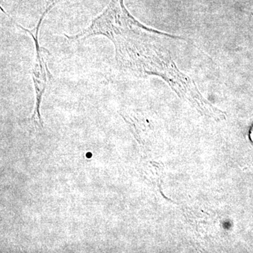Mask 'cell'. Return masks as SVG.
Returning a JSON list of instances; mask_svg holds the SVG:
<instances>
[{"mask_svg":"<svg viewBox=\"0 0 253 253\" xmlns=\"http://www.w3.org/2000/svg\"><path fill=\"white\" fill-rule=\"evenodd\" d=\"M96 36L112 42L116 62L123 71L138 77L158 76L168 84L181 75L166 46L168 38L174 36L139 22L126 10L124 0H112L87 28L66 38L76 41Z\"/></svg>","mask_w":253,"mask_h":253,"instance_id":"1","label":"cell"},{"mask_svg":"<svg viewBox=\"0 0 253 253\" xmlns=\"http://www.w3.org/2000/svg\"><path fill=\"white\" fill-rule=\"evenodd\" d=\"M59 0H56L54 2L50 5L49 8L46 9V11L43 13L36 27L33 30H28L20 26L18 23L13 21L18 28H21L23 31L27 32L28 34L31 35L33 38L35 43V48H36V59H35L34 63H33V69H32V78H33V83H34L35 92H36V106H35L34 111H33V116L31 117V122L35 126L38 127H43V122L42 120L41 115V105L42 96L44 93L45 92L46 86L50 82V80L52 78L51 73L47 67V65L44 61L43 57L42 50L43 48L41 47L39 42V32L43 18L45 15L49 12L50 9L54 6L56 3L58 2Z\"/></svg>","mask_w":253,"mask_h":253,"instance_id":"2","label":"cell"},{"mask_svg":"<svg viewBox=\"0 0 253 253\" xmlns=\"http://www.w3.org/2000/svg\"><path fill=\"white\" fill-rule=\"evenodd\" d=\"M253 16V14H252Z\"/></svg>","mask_w":253,"mask_h":253,"instance_id":"3","label":"cell"}]
</instances>
